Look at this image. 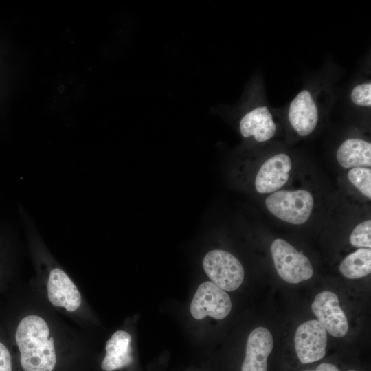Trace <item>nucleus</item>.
<instances>
[{"mask_svg": "<svg viewBox=\"0 0 371 371\" xmlns=\"http://www.w3.org/2000/svg\"><path fill=\"white\" fill-rule=\"evenodd\" d=\"M271 252L278 274L286 282L297 284L312 277L313 269L308 258L286 240H273Z\"/></svg>", "mask_w": 371, "mask_h": 371, "instance_id": "obj_4", "label": "nucleus"}, {"mask_svg": "<svg viewBox=\"0 0 371 371\" xmlns=\"http://www.w3.org/2000/svg\"><path fill=\"white\" fill-rule=\"evenodd\" d=\"M339 271L346 278L358 279L371 272V250L359 248L347 256L339 265Z\"/></svg>", "mask_w": 371, "mask_h": 371, "instance_id": "obj_15", "label": "nucleus"}, {"mask_svg": "<svg viewBox=\"0 0 371 371\" xmlns=\"http://www.w3.org/2000/svg\"><path fill=\"white\" fill-rule=\"evenodd\" d=\"M313 205V197L306 190L276 191L265 199V205L273 215L295 225L308 221Z\"/></svg>", "mask_w": 371, "mask_h": 371, "instance_id": "obj_2", "label": "nucleus"}, {"mask_svg": "<svg viewBox=\"0 0 371 371\" xmlns=\"http://www.w3.org/2000/svg\"><path fill=\"white\" fill-rule=\"evenodd\" d=\"M49 328L40 316L30 315L19 322L15 339L20 361L25 371H52L56 363L54 339Z\"/></svg>", "mask_w": 371, "mask_h": 371, "instance_id": "obj_1", "label": "nucleus"}, {"mask_svg": "<svg viewBox=\"0 0 371 371\" xmlns=\"http://www.w3.org/2000/svg\"><path fill=\"white\" fill-rule=\"evenodd\" d=\"M294 344L301 363L305 364L317 361L326 354L327 332L317 320L306 321L297 327Z\"/></svg>", "mask_w": 371, "mask_h": 371, "instance_id": "obj_6", "label": "nucleus"}, {"mask_svg": "<svg viewBox=\"0 0 371 371\" xmlns=\"http://www.w3.org/2000/svg\"><path fill=\"white\" fill-rule=\"evenodd\" d=\"M348 178L359 192L371 199V170L368 168H354L349 170Z\"/></svg>", "mask_w": 371, "mask_h": 371, "instance_id": "obj_16", "label": "nucleus"}, {"mask_svg": "<svg viewBox=\"0 0 371 371\" xmlns=\"http://www.w3.org/2000/svg\"><path fill=\"white\" fill-rule=\"evenodd\" d=\"M304 371H340L335 365L330 363H322L319 364L315 370Z\"/></svg>", "mask_w": 371, "mask_h": 371, "instance_id": "obj_20", "label": "nucleus"}, {"mask_svg": "<svg viewBox=\"0 0 371 371\" xmlns=\"http://www.w3.org/2000/svg\"><path fill=\"white\" fill-rule=\"evenodd\" d=\"M311 308L317 320L330 335L335 337L346 335L348 330L347 317L335 293L330 291H322L315 296Z\"/></svg>", "mask_w": 371, "mask_h": 371, "instance_id": "obj_7", "label": "nucleus"}, {"mask_svg": "<svg viewBox=\"0 0 371 371\" xmlns=\"http://www.w3.org/2000/svg\"><path fill=\"white\" fill-rule=\"evenodd\" d=\"M292 168L290 157L285 153L276 154L265 161L255 179V188L261 194L278 191L288 181Z\"/></svg>", "mask_w": 371, "mask_h": 371, "instance_id": "obj_8", "label": "nucleus"}, {"mask_svg": "<svg viewBox=\"0 0 371 371\" xmlns=\"http://www.w3.org/2000/svg\"><path fill=\"white\" fill-rule=\"evenodd\" d=\"M231 310L229 295L211 281L204 282L199 286L190 304L191 315L196 319H203L206 316L223 319Z\"/></svg>", "mask_w": 371, "mask_h": 371, "instance_id": "obj_5", "label": "nucleus"}, {"mask_svg": "<svg viewBox=\"0 0 371 371\" xmlns=\"http://www.w3.org/2000/svg\"><path fill=\"white\" fill-rule=\"evenodd\" d=\"M371 220H366L358 224L350 236V242L355 247H371Z\"/></svg>", "mask_w": 371, "mask_h": 371, "instance_id": "obj_17", "label": "nucleus"}, {"mask_svg": "<svg viewBox=\"0 0 371 371\" xmlns=\"http://www.w3.org/2000/svg\"><path fill=\"white\" fill-rule=\"evenodd\" d=\"M338 163L344 168H370L371 144L358 138L344 141L336 153Z\"/></svg>", "mask_w": 371, "mask_h": 371, "instance_id": "obj_14", "label": "nucleus"}, {"mask_svg": "<svg viewBox=\"0 0 371 371\" xmlns=\"http://www.w3.org/2000/svg\"><path fill=\"white\" fill-rule=\"evenodd\" d=\"M273 347V339L265 327L254 329L248 336L245 357L241 371H267V357Z\"/></svg>", "mask_w": 371, "mask_h": 371, "instance_id": "obj_11", "label": "nucleus"}, {"mask_svg": "<svg viewBox=\"0 0 371 371\" xmlns=\"http://www.w3.org/2000/svg\"><path fill=\"white\" fill-rule=\"evenodd\" d=\"M106 355L101 363L104 371H113L128 366L133 361L131 337L124 330L115 332L107 340Z\"/></svg>", "mask_w": 371, "mask_h": 371, "instance_id": "obj_13", "label": "nucleus"}, {"mask_svg": "<svg viewBox=\"0 0 371 371\" xmlns=\"http://www.w3.org/2000/svg\"><path fill=\"white\" fill-rule=\"evenodd\" d=\"M0 371H12L10 352L1 342H0Z\"/></svg>", "mask_w": 371, "mask_h": 371, "instance_id": "obj_19", "label": "nucleus"}, {"mask_svg": "<svg viewBox=\"0 0 371 371\" xmlns=\"http://www.w3.org/2000/svg\"><path fill=\"white\" fill-rule=\"evenodd\" d=\"M47 297L56 307H63L69 312L76 311L81 304L80 293L70 278L60 269H52L47 284Z\"/></svg>", "mask_w": 371, "mask_h": 371, "instance_id": "obj_10", "label": "nucleus"}, {"mask_svg": "<svg viewBox=\"0 0 371 371\" xmlns=\"http://www.w3.org/2000/svg\"><path fill=\"white\" fill-rule=\"evenodd\" d=\"M240 130L244 137H254L262 142L270 139L276 133V125L267 106H258L246 113L240 122Z\"/></svg>", "mask_w": 371, "mask_h": 371, "instance_id": "obj_12", "label": "nucleus"}, {"mask_svg": "<svg viewBox=\"0 0 371 371\" xmlns=\"http://www.w3.org/2000/svg\"><path fill=\"white\" fill-rule=\"evenodd\" d=\"M350 99L357 106L370 107L371 83L368 82L356 85L351 91Z\"/></svg>", "mask_w": 371, "mask_h": 371, "instance_id": "obj_18", "label": "nucleus"}, {"mask_svg": "<svg viewBox=\"0 0 371 371\" xmlns=\"http://www.w3.org/2000/svg\"><path fill=\"white\" fill-rule=\"evenodd\" d=\"M288 119L292 128L300 136H307L315 130L319 120V111L308 90L301 91L291 102Z\"/></svg>", "mask_w": 371, "mask_h": 371, "instance_id": "obj_9", "label": "nucleus"}, {"mask_svg": "<svg viewBox=\"0 0 371 371\" xmlns=\"http://www.w3.org/2000/svg\"><path fill=\"white\" fill-rule=\"evenodd\" d=\"M203 267L211 282L227 291L236 290L244 280V269L231 253L214 249L207 252L203 260Z\"/></svg>", "mask_w": 371, "mask_h": 371, "instance_id": "obj_3", "label": "nucleus"}, {"mask_svg": "<svg viewBox=\"0 0 371 371\" xmlns=\"http://www.w3.org/2000/svg\"><path fill=\"white\" fill-rule=\"evenodd\" d=\"M348 371H356V370H348Z\"/></svg>", "mask_w": 371, "mask_h": 371, "instance_id": "obj_21", "label": "nucleus"}]
</instances>
